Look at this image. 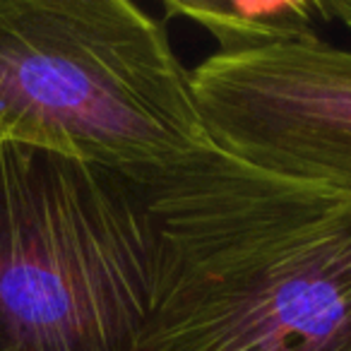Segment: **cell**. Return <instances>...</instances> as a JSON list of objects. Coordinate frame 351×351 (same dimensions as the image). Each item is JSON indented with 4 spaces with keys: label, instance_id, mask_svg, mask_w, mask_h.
I'll return each mask as SVG.
<instances>
[{
    "label": "cell",
    "instance_id": "1",
    "mask_svg": "<svg viewBox=\"0 0 351 351\" xmlns=\"http://www.w3.org/2000/svg\"><path fill=\"white\" fill-rule=\"evenodd\" d=\"M137 173L156 255L135 351H351V191L215 142Z\"/></svg>",
    "mask_w": 351,
    "mask_h": 351
},
{
    "label": "cell",
    "instance_id": "2",
    "mask_svg": "<svg viewBox=\"0 0 351 351\" xmlns=\"http://www.w3.org/2000/svg\"><path fill=\"white\" fill-rule=\"evenodd\" d=\"M0 145L142 171L212 145L193 73L130 0H0Z\"/></svg>",
    "mask_w": 351,
    "mask_h": 351
},
{
    "label": "cell",
    "instance_id": "3",
    "mask_svg": "<svg viewBox=\"0 0 351 351\" xmlns=\"http://www.w3.org/2000/svg\"><path fill=\"white\" fill-rule=\"evenodd\" d=\"M154 255L137 171L0 145V351H135Z\"/></svg>",
    "mask_w": 351,
    "mask_h": 351
},
{
    "label": "cell",
    "instance_id": "6",
    "mask_svg": "<svg viewBox=\"0 0 351 351\" xmlns=\"http://www.w3.org/2000/svg\"><path fill=\"white\" fill-rule=\"evenodd\" d=\"M325 22H341L351 32V0H327L320 3Z\"/></svg>",
    "mask_w": 351,
    "mask_h": 351
},
{
    "label": "cell",
    "instance_id": "5",
    "mask_svg": "<svg viewBox=\"0 0 351 351\" xmlns=\"http://www.w3.org/2000/svg\"><path fill=\"white\" fill-rule=\"evenodd\" d=\"M164 10L205 29L221 56L322 41L317 25L325 22L320 3L301 0H164Z\"/></svg>",
    "mask_w": 351,
    "mask_h": 351
},
{
    "label": "cell",
    "instance_id": "4",
    "mask_svg": "<svg viewBox=\"0 0 351 351\" xmlns=\"http://www.w3.org/2000/svg\"><path fill=\"white\" fill-rule=\"evenodd\" d=\"M191 73L217 147L277 173L351 191V51L322 39L212 53Z\"/></svg>",
    "mask_w": 351,
    "mask_h": 351
}]
</instances>
